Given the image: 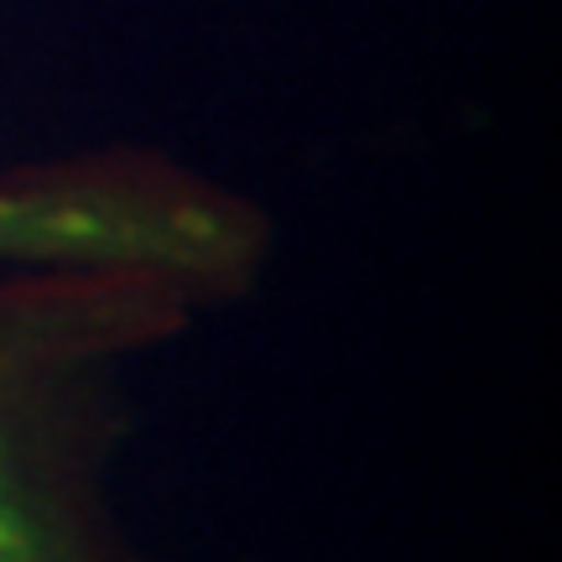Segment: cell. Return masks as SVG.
Masks as SVG:
<instances>
[{
	"label": "cell",
	"mask_w": 562,
	"mask_h": 562,
	"mask_svg": "<svg viewBox=\"0 0 562 562\" xmlns=\"http://www.w3.org/2000/svg\"><path fill=\"white\" fill-rule=\"evenodd\" d=\"M178 229L115 193H0V266L26 261H167Z\"/></svg>",
	"instance_id": "6da1fadb"
},
{
	"label": "cell",
	"mask_w": 562,
	"mask_h": 562,
	"mask_svg": "<svg viewBox=\"0 0 562 562\" xmlns=\"http://www.w3.org/2000/svg\"><path fill=\"white\" fill-rule=\"evenodd\" d=\"M0 562H83L68 537L47 521V510L32 501L5 442H0Z\"/></svg>",
	"instance_id": "7a4b0ae2"
}]
</instances>
